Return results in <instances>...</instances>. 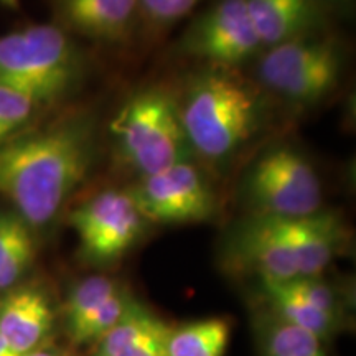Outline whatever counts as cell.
Instances as JSON below:
<instances>
[{"instance_id": "24", "label": "cell", "mask_w": 356, "mask_h": 356, "mask_svg": "<svg viewBox=\"0 0 356 356\" xmlns=\"http://www.w3.org/2000/svg\"><path fill=\"white\" fill-rule=\"evenodd\" d=\"M139 13L152 25L167 26L188 15L202 0H137Z\"/></svg>"}, {"instance_id": "9", "label": "cell", "mask_w": 356, "mask_h": 356, "mask_svg": "<svg viewBox=\"0 0 356 356\" xmlns=\"http://www.w3.org/2000/svg\"><path fill=\"white\" fill-rule=\"evenodd\" d=\"M262 47L246 0H218L185 33L184 48L218 66L241 65Z\"/></svg>"}, {"instance_id": "3", "label": "cell", "mask_w": 356, "mask_h": 356, "mask_svg": "<svg viewBox=\"0 0 356 356\" xmlns=\"http://www.w3.org/2000/svg\"><path fill=\"white\" fill-rule=\"evenodd\" d=\"M81 78V60L63 30L30 25L0 37V84L38 104L60 99Z\"/></svg>"}, {"instance_id": "8", "label": "cell", "mask_w": 356, "mask_h": 356, "mask_svg": "<svg viewBox=\"0 0 356 356\" xmlns=\"http://www.w3.org/2000/svg\"><path fill=\"white\" fill-rule=\"evenodd\" d=\"M144 216L129 191L108 190L96 195L71 213L84 256L111 262L126 254L144 228Z\"/></svg>"}, {"instance_id": "5", "label": "cell", "mask_w": 356, "mask_h": 356, "mask_svg": "<svg viewBox=\"0 0 356 356\" xmlns=\"http://www.w3.org/2000/svg\"><path fill=\"white\" fill-rule=\"evenodd\" d=\"M248 193L257 215L302 218L322 207V185L304 155L279 147L257 160L248 178Z\"/></svg>"}, {"instance_id": "17", "label": "cell", "mask_w": 356, "mask_h": 356, "mask_svg": "<svg viewBox=\"0 0 356 356\" xmlns=\"http://www.w3.org/2000/svg\"><path fill=\"white\" fill-rule=\"evenodd\" d=\"M262 287L274 307L277 318L293 327L312 333L320 340H327L338 328V320L328 317L322 312L314 309L310 304L297 296L296 292L287 287L286 282H275V280H262Z\"/></svg>"}, {"instance_id": "23", "label": "cell", "mask_w": 356, "mask_h": 356, "mask_svg": "<svg viewBox=\"0 0 356 356\" xmlns=\"http://www.w3.org/2000/svg\"><path fill=\"white\" fill-rule=\"evenodd\" d=\"M286 284L291 291L302 297L314 309L335 320L340 318V304H338L337 296L327 284L320 282L315 277H296L286 280Z\"/></svg>"}, {"instance_id": "27", "label": "cell", "mask_w": 356, "mask_h": 356, "mask_svg": "<svg viewBox=\"0 0 356 356\" xmlns=\"http://www.w3.org/2000/svg\"><path fill=\"white\" fill-rule=\"evenodd\" d=\"M315 2H318V0H315ZM323 2H332V3H346V2H350V0H323Z\"/></svg>"}, {"instance_id": "19", "label": "cell", "mask_w": 356, "mask_h": 356, "mask_svg": "<svg viewBox=\"0 0 356 356\" xmlns=\"http://www.w3.org/2000/svg\"><path fill=\"white\" fill-rule=\"evenodd\" d=\"M264 356H327L322 340L275 317L264 327Z\"/></svg>"}, {"instance_id": "14", "label": "cell", "mask_w": 356, "mask_h": 356, "mask_svg": "<svg viewBox=\"0 0 356 356\" xmlns=\"http://www.w3.org/2000/svg\"><path fill=\"white\" fill-rule=\"evenodd\" d=\"M172 327L132 300L121 322L101 337L95 356H165Z\"/></svg>"}, {"instance_id": "1", "label": "cell", "mask_w": 356, "mask_h": 356, "mask_svg": "<svg viewBox=\"0 0 356 356\" xmlns=\"http://www.w3.org/2000/svg\"><path fill=\"white\" fill-rule=\"evenodd\" d=\"M95 159L88 119H70L0 144V195L30 228L48 225L83 184Z\"/></svg>"}, {"instance_id": "12", "label": "cell", "mask_w": 356, "mask_h": 356, "mask_svg": "<svg viewBox=\"0 0 356 356\" xmlns=\"http://www.w3.org/2000/svg\"><path fill=\"white\" fill-rule=\"evenodd\" d=\"M58 12L70 29L96 42H124L132 33L137 0H56Z\"/></svg>"}, {"instance_id": "18", "label": "cell", "mask_w": 356, "mask_h": 356, "mask_svg": "<svg viewBox=\"0 0 356 356\" xmlns=\"http://www.w3.org/2000/svg\"><path fill=\"white\" fill-rule=\"evenodd\" d=\"M229 332L225 318H207L172 328L165 356H222Z\"/></svg>"}, {"instance_id": "13", "label": "cell", "mask_w": 356, "mask_h": 356, "mask_svg": "<svg viewBox=\"0 0 356 356\" xmlns=\"http://www.w3.org/2000/svg\"><path fill=\"white\" fill-rule=\"evenodd\" d=\"M51 325L50 300L38 289H15L0 304V337L17 355L37 350Z\"/></svg>"}, {"instance_id": "25", "label": "cell", "mask_w": 356, "mask_h": 356, "mask_svg": "<svg viewBox=\"0 0 356 356\" xmlns=\"http://www.w3.org/2000/svg\"><path fill=\"white\" fill-rule=\"evenodd\" d=\"M0 356H22V355H17L15 351L7 345V341L0 337Z\"/></svg>"}, {"instance_id": "4", "label": "cell", "mask_w": 356, "mask_h": 356, "mask_svg": "<svg viewBox=\"0 0 356 356\" xmlns=\"http://www.w3.org/2000/svg\"><path fill=\"white\" fill-rule=\"evenodd\" d=\"M127 162L144 175L188 162L190 144L180 113L168 95L147 89L131 97L111 124Z\"/></svg>"}, {"instance_id": "10", "label": "cell", "mask_w": 356, "mask_h": 356, "mask_svg": "<svg viewBox=\"0 0 356 356\" xmlns=\"http://www.w3.org/2000/svg\"><path fill=\"white\" fill-rule=\"evenodd\" d=\"M236 256L262 280L286 282L299 277L296 257L277 216L257 215L236 238Z\"/></svg>"}, {"instance_id": "6", "label": "cell", "mask_w": 356, "mask_h": 356, "mask_svg": "<svg viewBox=\"0 0 356 356\" xmlns=\"http://www.w3.org/2000/svg\"><path fill=\"white\" fill-rule=\"evenodd\" d=\"M341 65L337 44L297 38L270 48L261 60L259 74L280 96L310 104L337 88Z\"/></svg>"}, {"instance_id": "7", "label": "cell", "mask_w": 356, "mask_h": 356, "mask_svg": "<svg viewBox=\"0 0 356 356\" xmlns=\"http://www.w3.org/2000/svg\"><path fill=\"white\" fill-rule=\"evenodd\" d=\"M129 195L144 220L163 225L207 221L215 211L213 190L190 162L144 175Z\"/></svg>"}, {"instance_id": "2", "label": "cell", "mask_w": 356, "mask_h": 356, "mask_svg": "<svg viewBox=\"0 0 356 356\" xmlns=\"http://www.w3.org/2000/svg\"><path fill=\"white\" fill-rule=\"evenodd\" d=\"M193 150L207 159L236 152L257 129V97L251 88L225 73L204 74L178 109Z\"/></svg>"}, {"instance_id": "15", "label": "cell", "mask_w": 356, "mask_h": 356, "mask_svg": "<svg viewBox=\"0 0 356 356\" xmlns=\"http://www.w3.org/2000/svg\"><path fill=\"white\" fill-rule=\"evenodd\" d=\"M249 19L266 47L300 38L317 22L315 0H246Z\"/></svg>"}, {"instance_id": "21", "label": "cell", "mask_w": 356, "mask_h": 356, "mask_svg": "<svg viewBox=\"0 0 356 356\" xmlns=\"http://www.w3.org/2000/svg\"><path fill=\"white\" fill-rule=\"evenodd\" d=\"M131 304L132 299L127 296L126 291L121 289L111 299L106 300L86 322H83L78 328L70 332V338L74 343H86V341L99 340L114 325L121 322V318L126 315Z\"/></svg>"}, {"instance_id": "11", "label": "cell", "mask_w": 356, "mask_h": 356, "mask_svg": "<svg viewBox=\"0 0 356 356\" xmlns=\"http://www.w3.org/2000/svg\"><path fill=\"white\" fill-rule=\"evenodd\" d=\"M296 257L299 277H317L343 246L346 231L333 213L322 210L302 218H279Z\"/></svg>"}, {"instance_id": "22", "label": "cell", "mask_w": 356, "mask_h": 356, "mask_svg": "<svg viewBox=\"0 0 356 356\" xmlns=\"http://www.w3.org/2000/svg\"><path fill=\"white\" fill-rule=\"evenodd\" d=\"M38 106L30 96L0 84V144L15 137Z\"/></svg>"}, {"instance_id": "20", "label": "cell", "mask_w": 356, "mask_h": 356, "mask_svg": "<svg viewBox=\"0 0 356 356\" xmlns=\"http://www.w3.org/2000/svg\"><path fill=\"white\" fill-rule=\"evenodd\" d=\"M121 291L118 282L104 275H92L81 280L66 300L65 317L68 333L91 317L106 300Z\"/></svg>"}, {"instance_id": "26", "label": "cell", "mask_w": 356, "mask_h": 356, "mask_svg": "<svg viewBox=\"0 0 356 356\" xmlns=\"http://www.w3.org/2000/svg\"><path fill=\"white\" fill-rule=\"evenodd\" d=\"M22 356H58V355L50 353V351H44V350H33V351H29V353H25Z\"/></svg>"}, {"instance_id": "16", "label": "cell", "mask_w": 356, "mask_h": 356, "mask_svg": "<svg viewBox=\"0 0 356 356\" xmlns=\"http://www.w3.org/2000/svg\"><path fill=\"white\" fill-rule=\"evenodd\" d=\"M17 213H0V291L19 280L35 256L32 231Z\"/></svg>"}]
</instances>
